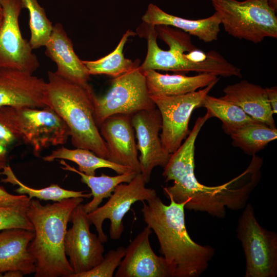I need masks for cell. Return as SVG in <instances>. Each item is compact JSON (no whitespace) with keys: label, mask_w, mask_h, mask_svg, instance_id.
Wrapping results in <instances>:
<instances>
[{"label":"cell","mask_w":277,"mask_h":277,"mask_svg":"<svg viewBox=\"0 0 277 277\" xmlns=\"http://www.w3.org/2000/svg\"><path fill=\"white\" fill-rule=\"evenodd\" d=\"M169 199V205L157 195L146 202H142L143 219L155 233L160 252L170 267L173 277H198L208 268L214 249L191 239L185 224L186 203Z\"/></svg>","instance_id":"cell-1"},{"label":"cell","mask_w":277,"mask_h":277,"mask_svg":"<svg viewBox=\"0 0 277 277\" xmlns=\"http://www.w3.org/2000/svg\"><path fill=\"white\" fill-rule=\"evenodd\" d=\"M83 201V197H73L43 205L37 200H30L26 214L34 228L28 249L36 260L35 277H71L74 274L65 252V238L71 213Z\"/></svg>","instance_id":"cell-2"},{"label":"cell","mask_w":277,"mask_h":277,"mask_svg":"<svg viewBox=\"0 0 277 277\" xmlns=\"http://www.w3.org/2000/svg\"><path fill=\"white\" fill-rule=\"evenodd\" d=\"M138 34L146 38L147 53L140 66L142 71L161 70L176 72L194 71L211 73L225 77H242L241 70L226 60L219 52L213 54L205 62L193 63L187 60L185 52L196 47L188 33L168 26L153 25L143 22L137 29Z\"/></svg>","instance_id":"cell-3"},{"label":"cell","mask_w":277,"mask_h":277,"mask_svg":"<svg viewBox=\"0 0 277 277\" xmlns=\"http://www.w3.org/2000/svg\"><path fill=\"white\" fill-rule=\"evenodd\" d=\"M45 100L64 121L70 132L72 144L77 148L91 150L108 160L106 143L102 137L94 115L92 87L85 88L68 82L54 72H48Z\"/></svg>","instance_id":"cell-4"},{"label":"cell","mask_w":277,"mask_h":277,"mask_svg":"<svg viewBox=\"0 0 277 277\" xmlns=\"http://www.w3.org/2000/svg\"><path fill=\"white\" fill-rule=\"evenodd\" d=\"M225 31L254 44L266 37L277 38L276 12L268 0H211Z\"/></svg>","instance_id":"cell-5"},{"label":"cell","mask_w":277,"mask_h":277,"mask_svg":"<svg viewBox=\"0 0 277 277\" xmlns=\"http://www.w3.org/2000/svg\"><path fill=\"white\" fill-rule=\"evenodd\" d=\"M236 227L246 260L245 277L277 276V234L258 223L252 205L243 208Z\"/></svg>","instance_id":"cell-6"},{"label":"cell","mask_w":277,"mask_h":277,"mask_svg":"<svg viewBox=\"0 0 277 277\" xmlns=\"http://www.w3.org/2000/svg\"><path fill=\"white\" fill-rule=\"evenodd\" d=\"M93 104L98 127L111 115H132L140 111L156 107L149 94L145 76L139 65L114 77L110 88L104 95H94Z\"/></svg>","instance_id":"cell-7"},{"label":"cell","mask_w":277,"mask_h":277,"mask_svg":"<svg viewBox=\"0 0 277 277\" xmlns=\"http://www.w3.org/2000/svg\"><path fill=\"white\" fill-rule=\"evenodd\" d=\"M217 82L185 94L150 96L162 118V146L169 154L174 152L190 133L188 125L193 110L203 106L205 96Z\"/></svg>","instance_id":"cell-8"},{"label":"cell","mask_w":277,"mask_h":277,"mask_svg":"<svg viewBox=\"0 0 277 277\" xmlns=\"http://www.w3.org/2000/svg\"><path fill=\"white\" fill-rule=\"evenodd\" d=\"M146 184L142 174L137 173L130 182L118 184L104 205L87 213L90 222L94 225L103 243L108 241L103 229L105 220L110 221L109 233L111 239L117 240L124 230L123 218L132 205L138 201H149L157 195L156 191L147 188Z\"/></svg>","instance_id":"cell-9"},{"label":"cell","mask_w":277,"mask_h":277,"mask_svg":"<svg viewBox=\"0 0 277 277\" xmlns=\"http://www.w3.org/2000/svg\"><path fill=\"white\" fill-rule=\"evenodd\" d=\"M23 143L31 147L34 156L50 146L65 144L70 136L69 128L51 107H15Z\"/></svg>","instance_id":"cell-10"},{"label":"cell","mask_w":277,"mask_h":277,"mask_svg":"<svg viewBox=\"0 0 277 277\" xmlns=\"http://www.w3.org/2000/svg\"><path fill=\"white\" fill-rule=\"evenodd\" d=\"M3 21L0 27V67L33 73L39 67L29 42L21 33L19 16L21 0H0Z\"/></svg>","instance_id":"cell-11"},{"label":"cell","mask_w":277,"mask_h":277,"mask_svg":"<svg viewBox=\"0 0 277 277\" xmlns=\"http://www.w3.org/2000/svg\"><path fill=\"white\" fill-rule=\"evenodd\" d=\"M70 221L72 225L67 230L64 249L74 272L71 277H74L98 264L104 258L105 249L98 235L90 231L91 224L83 204L73 209Z\"/></svg>","instance_id":"cell-12"},{"label":"cell","mask_w":277,"mask_h":277,"mask_svg":"<svg viewBox=\"0 0 277 277\" xmlns=\"http://www.w3.org/2000/svg\"><path fill=\"white\" fill-rule=\"evenodd\" d=\"M131 123L137 138V149L140 152L141 173L147 183L153 169L157 166L164 168L171 154L166 152L162 146L159 134L162 118L156 107L132 114Z\"/></svg>","instance_id":"cell-13"},{"label":"cell","mask_w":277,"mask_h":277,"mask_svg":"<svg viewBox=\"0 0 277 277\" xmlns=\"http://www.w3.org/2000/svg\"><path fill=\"white\" fill-rule=\"evenodd\" d=\"M151 229L147 225L126 248L115 277H173L169 265L153 251L149 241Z\"/></svg>","instance_id":"cell-14"},{"label":"cell","mask_w":277,"mask_h":277,"mask_svg":"<svg viewBox=\"0 0 277 277\" xmlns=\"http://www.w3.org/2000/svg\"><path fill=\"white\" fill-rule=\"evenodd\" d=\"M98 128L106 145L108 160L128 167L137 173H141L131 115H111L103 121Z\"/></svg>","instance_id":"cell-15"},{"label":"cell","mask_w":277,"mask_h":277,"mask_svg":"<svg viewBox=\"0 0 277 277\" xmlns=\"http://www.w3.org/2000/svg\"><path fill=\"white\" fill-rule=\"evenodd\" d=\"M46 85L31 73L0 67V107H46Z\"/></svg>","instance_id":"cell-16"},{"label":"cell","mask_w":277,"mask_h":277,"mask_svg":"<svg viewBox=\"0 0 277 277\" xmlns=\"http://www.w3.org/2000/svg\"><path fill=\"white\" fill-rule=\"evenodd\" d=\"M45 54L56 65L54 72L60 77L83 87H91L88 83L90 74L85 65L74 52L73 43L63 26L53 25L47 41Z\"/></svg>","instance_id":"cell-17"},{"label":"cell","mask_w":277,"mask_h":277,"mask_svg":"<svg viewBox=\"0 0 277 277\" xmlns=\"http://www.w3.org/2000/svg\"><path fill=\"white\" fill-rule=\"evenodd\" d=\"M34 236V231L19 228L0 231V274L12 270L35 272L36 260L28 249Z\"/></svg>","instance_id":"cell-18"},{"label":"cell","mask_w":277,"mask_h":277,"mask_svg":"<svg viewBox=\"0 0 277 277\" xmlns=\"http://www.w3.org/2000/svg\"><path fill=\"white\" fill-rule=\"evenodd\" d=\"M223 92L224 95L220 98L240 107L256 121L276 128L265 88L244 80L227 86Z\"/></svg>","instance_id":"cell-19"},{"label":"cell","mask_w":277,"mask_h":277,"mask_svg":"<svg viewBox=\"0 0 277 277\" xmlns=\"http://www.w3.org/2000/svg\"><path fill=\"white\" fill-rule=\"evenodd\" d=\"M142 19L155 26L174 27L205 43L216 41L220 31L221 22L215 12L207 18L188 19L167 13L156 5L150 4Z\"/></svg>","instance_id":"cell-20"},{"label":"cell","mask_w":277,"mask_h":277,"mask_svg":"<svg viewBox=\"0 0 277 277\" xmlns=\"http://www.w3.org/2000/svg\"><path fill=\"white\" fill-rule=\"evenodd\" d=\"M146 80L150 96H174L185 94L204 88L212 83L217 82V76L200 73L194 76L181 74H162L154 70L143 71Z\"/></svg>","instance_id":"cell-21"},{"label":"cell","mask_w":277,"mask_h":277,"mask_svg":"<svg viewBox=\"0 0 277 277\" xmlns=\"http://www.w3.org/2000/svg\"><path fill=\"white\" fill-rule=\"evenodd\" d=\"M61 168L67 171L78 174L81 176V181L86 184L91 189L92 200L83 205L87 213L96 209L105 198L110 197L115 187L120 184L130 182L137 174L132 171L115 176H109L102 173L100 176L90 175L85 174L68 164L64 160H61Z\"/></svg>","instance_id":"cell-22"},{"label":"cell","mask_w":277,"mask_h":277,"mask_svg":"<svg viewBox=\"0 0 277 277\" xmlns=\"http://www.w3.org/2000/svg\"><path fill=\"white\" fill-rule=\"evenodd\" d=\"M58 159L68 160L76 163L80 171L90 175H95V171L100 168L110 169L117 174L133 171L128 167L112 163L97 155L91 150L84 148L70 149L62 147L53 150L50 154L43 157V160L46 162H53Z\"/></svg>","instance_id":"cell-23"},{"label":"cell","mask_w":277,"mask_h":277,"mask_svg":"<svg viewBox=\"0 0 277 277\" xmlns=\"http://www.w3.org/2000/svg\"><path fill=\"white\" fill-rule=\"evenodd\" d=\"M202 107L206 108L212 117L221 121L223 130L229 135L247 125L259 122L246 114L240 107L220 97L207 94Z\"/></svg>","instance_id":"cell-24"},{"label":"cell","mask_w":277,"mask_h":277,"mask_svg":"<svg viewBox=\"0 0 277 277\" xmlns=\"http://www.w3.org/2000/svg\"><path fill=\"white\" fill-rule=\"evenodd\" d=\"M135 34L132 31L128 30L112 52L95 61H82L90 75L106 74L115 77L138 66V63L125 58L123 54L124 46L128 37Z\"/></svg>","instance_id":"cell-25"},{"label":"cell","mask_w":277,"mask_h":277,"mask_svg":"<svg viewBox=\"0 0 277 277\" xmlns=\"http://www.w3.org/2000/svg\"><path fill=\"white\" fill-rule=\"evenodd\" d=\"M2 171L0 173L5 175L6 177L2 179L1 181L18 186V188L15 191L19 194L27 195L30 200L35 197L41 200L52 201L56 202L69 198L89 199L92 196L91 193H85V191L68 190L55 184H51L48 187L41 189L33 188L19 181L9 166L7 165Z\"/></svg>","instance_id":"cell-26"},{"label":"cell","mask_w":277,"mask_h":277,"mask_svg":"<svg viewBox=\"0 0 277 277\" xmlns=\"http://www.w3.org/2000/svg\"><path fill=\"white\" fill-rule=\"evenodd\" d=\"M230 136L234 146L253 156L277 138V129L258 122L241 128Z\"/></svg>","instance_id":"cell-27"},{"label":"cell","mask_w":277,"mask_h":277,"mask_svg":"<svg viewBox=\"0 0 277 277\" xmlns=\"http://www.w3.org/2000/svg\"><path fill=\"white\" fill-rule=\"evenodd\" d=\"M21 2L23 8H26L29 12L30 30L29 42L31 48L33 50L45 46L52 30V22L37 0H21Z\"/></svg>","instance_id":"cell-28"},{"label":"cell","mask_w":277,"mask_h":277,"mask_svg":"<svg viewBox=\"0 0 277 277\" xmlns=\"http://www.w3.org/2000/svg\"><path fill=\"white\" fill-rule=\"evenodd\" d=\"M0 142L10 149L23 142L15 107H0Z\"/></svg>","instance_id":"cell-29"},{"label":"cell","mask_w":277,"mask_h":277,"mask_svg":"<svg viewBox=\"0 0 277 277\" xmlns=\"http://www.w3.org/2000/svg\"><path fill=\"white\" fill-rule=\"evenodd\" d=\"M126 248L120 246L104 255L102 261L91 270L74 277H112L125 254Z\"/></svg>","instance_id":"cell-30"},{"label":"cell","mask_w":277,"mask_h":277,"mask_svg":"<svg viewBox=\"0 0 277 277\" xmlns=\"http://www.w3.org/2000/svg\"><path fill=\"white\" fill-rule=\"evenodd\" d=\"M13 228L34 231L33 226L27 216L26 210L0 208V231Z\"/></svg>","instance_id":"cell-31"},{"label":"cell","mask_w":277,"mask_h":277,"mask_svg":"<svg viewBox=\"0 0 277 277\" xmlns=\"http://www.w3.org/2000/svg\"><path fill=\"white\" fill-rule=\"evenodd\" d=\"M30 200L27 195H14L9 193L0 186V208L17 209L26 210Z\"/></svg>","instance_id":"cell-32"},{"label":"cell","mask_w":277,"mask_h":277,"mask_svg":"<svg viewBox=\"0 0 277 277\" xmlns=\"http://www.w3.org/2000/svg\"><path fill=\"white\" fill-rule=\"evenodd\" d=\"M268 99L273 114L277 113V87L273 86L265 88Z\"/></svg>","instance_id":"cell-33"},{"label":"cell","mask_w":277,"mask_h":277,"mask_svg":"<svg viewBox=\"0 0 277 277\" xmlns=\"http://www.w3.org/2000/svg\"><path fill=\"white\" fill-rule=\"evenodd\" d=\"M10 149L0 142V171L7 166V159Z\"/></svg>","instance_id":"cell-34"},{"label":"cell","mask_w":277,"mask_h":277,"mask_svg":"<svg viewBox=\"0 0 277 277\" xmlns=\"http://www.w3.org/2000/svg\"><path fill=\"white\" fill-rule=\"evenodd\" d=\"M24 275V273L18 270H12L4 272L3 276L4 277H22Z\"/></svg>","instance_id":"cell-35"},{"label":"cell","mask_w":277,"mask_h":277,"mask_svg":"<svg viewBox=\"0 0 277 277\" xmlns=\"http://www.w3.org/2000/svg\"><path fill=\"white\" fill-rule=\"evenodd\" d=\"M270 7L275 12L277 10V0H268Z\"/></svg>","instance_id":"cell-36"},{"label":"cell","mask_w":277,"mask_h":277,"mask_svg":"<svg viewBox=\"0 0 277 277\" xmlns=\"http://www.w3.org/2000/svg\"><path fill=\"white\" fill-rule=\"evenodd\" d=\"M3 21V14H0V27Z\"/></svg>","instance_id":"cell-37"},{"label":"cell","mask_w":277,"mask_h":277,"mask_svg":"<svg viewBox=\"0 0 277 277\" xmlns=\"http://www.w3.org/2000/svg\"><path fill=\"white\" fill-rule=\"evenodd\" d=\"M2 13H3L2 7V6L0 4V14H2Z\"/></svg>","instance_id":"cell-38"}]
</instances>
